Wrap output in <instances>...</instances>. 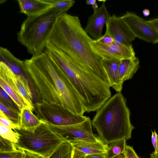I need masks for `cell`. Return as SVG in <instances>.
<instances>
[{
    "instance_id": "obj_34",
    "label": "cell",
    "mask_w": 158,
    "mask_h": 158,
    "mask_svg": "<svg viewBox=\"0 0 158 158\" xmlns=\"http://www.w3.org/2000/svg\"><path fill=\"white\" fill-rule=\"evenodd\" d=\"M24 158H45L38 154L28 151H26Z\"/></svg>"
},
{
    "instance_id": "obj_8",
    "label": "cell",
    "mask_w": 158,
    "mask_h": 158,
    "mask_svg": "<svg viewBox=\"0 0 158 158\" xmlns=\"http://www.w3.org/2000/svg\"><path fill=\"white\" fill-rule=\"evenodd\" d=\"M45 123L53 132L69 143L76 140L96 143L100 139L93 134L89 117L81 123L71 125L58 126Z\"/></svg>"
},
{
    "instance_id": "obj_20",
    "label": "cell",
    "mask_w": 158,
    "mask_h": 158,
    "mask_svg": "<svg viewBox=\"0 0 158 158\" xmlns=\"http://www.w3.org/2000/svg\"><path fill=\"white\" fill-rule=\"evenodd\" d=\"M32 110L28 108H24L21 110L20 128H31L37 127L41 124V121L33 114Z\"/></svg>"
},
{
    "instance_id": "obj_14",
    "label": "cell",
    "mask_w": 158,
    "mask_h": 158,
    "mask_svg": "<svg viewBox=\"0 0 158 158\" xmlns=\"http://www.w3.org/2000/svg\"><path fill=\"white\" fill-rule=\"evenodd\" d=\"M17 1L20 12L27 17L40 14L52 7V5L43 0H19Z\"/></svg>"
},
{
    "instance_id": "obj_31",
    "label": "cell",
    "mask_w": 158,
    "mask_h": 158,
    "mask_svg": "<svg viewBox=\"0 0 158 158\" xmlns=\"http://www.w3.org/2000/svg\"><path fill=\"white\" fill-rule=\"evenodd\" d=\"M151 141L154 149L152 152L154 154L158 153V135L156 131H152Z\"/></svg>"
},
{
    "instance_id": "obj_25",
    "label": "cell",
    "mask_w": 158,
    "mask_h": 158,
    "mask_svg": "<svg viewBox=\"0 0 158 158\" xmlns=\"http://www.w3.org/2000/svg\"><path fill=\"white\" fill-rule=\"evenodd\" d=\"M0 102L9 107L21 111L16 103L1 87L0 89Z\"/></svg>"
},
{
    "instance_id": "obj_10",
    "label": "cell",
    "mask_w": 158,
    "mask_h": 158,
    "mask_svg": "<svg viewBox=\"0 0 158 158\" xmlns=\"http://www.w3.org/2000/svg\"><path fill=\"white\" fill-rule=\"evenodd\" d=\"M121 17L136 38L153 44L158 43V31L148 21L128 11Z\"/></svg>"
},
{
    "instance_id": "obj_19",
    "label": "cell",
    "mask_w": 158,
    "mask_h": 158,
    "mask_svg": "<svg viewBox=\"0 0 158 158\" xmlns=\"http://www.w3.org/2000/svg\"><path fill=\"white\" fill-rule=\"evenodd\" d=\"M11 76L17 88L22 95L32 105L33 97L28 81L24 77L17 75L11 71Z\"/></svg>"
},
{
    "instance_id": "obj_26",
    "label": "cell",
    "mask_w": 158,
    "mask_h": 158,
    "mask_svg": "<svg viewBox=\"0 0 158 158\" xmlns=\"http://www.w3.org/2000/svg\"><path fill=\"white\" fill-rule=\"evenodd\" d=\"M75 3V1L73 0H56L52 7L65 13L74 5Z\"/></svg>"
},
{
    "instance_id": "obj_16",
    "label": "cell",
    "mask_w": 158,
    "mask_h": 158,
    "mask_svg": "<svg viewBox=\"0 0 158 158\" xmlns=\"http://www.w3.org/2000/svg\"><path fill=\"white\" fill-rule=\"evenodd\" d=\"M0 61L5 63L15 74L26 76L24 72V61L16 57L7 48L0 47Z\"/></svg>"
},
{
    "instance_id": "obj_38",
    "label": "cell",
    "mask_w": 158,
    "mask_h": 158,
    "mask_svg": "<svg viewBox=\"0 0 158 158\" xmlns=\"http://www.w3.org/2000/svg\"><path fill=\"white\" fill-rule=\"evenodd\" d=\"M96 0H87L86 1V3L87 5L92 6L96 3Z\"/></svg>"
},
{
    "instance_id": "obj_6",
    "label": "cell",
    "mask_w": 158,
    "mask_h": 158,
    "mask_svg": "<svg viewBox=\"0 0 158 158\" xmlns=\"http://www.w3.org/2000/svg\"><path fill=\"white\" fill-rule=\"evenodd\" d=\"M38 126L31 128L15 129L18 138L15 143L18 149L48 158L63 142L66 141L41 121Z\"/></svg>"
},
{
    "instance_id": "obj_37",
    "label": "cell",
    "mask_w": 158,
    "mask_h": 158,
    "mask_svg": "<svg viewBox=\"0 0 158 158\" xmlns=\"http://www.w3.org/2000/svg\"><path fill=\"white\" fill-rule=\"evenodd\" d=\"M142 12L143 15L145 17L148 16L150 14L149 10L148 9H145L143 10Z\"/></svg>"
},
{
    "instance_id": "obj_9",
    "label": "cell",
    "mask_w": 158,
    "mask_h": 158,
    "mask_svg": "<svg viewBox=\"0 0 158 158\" xmlns=\"http://www.w3.org/2000/svg\"><path fill=\"white\" fill-rule=\"evenodd\" d=\"M92 50L102 60H119L131 59L135 57L132 44H117L114 42L104 44L93 39L89 43Z\"/></svg>"
},
{
    "instance_id": "obj_29",
    "label": "cell",
    "mask_w": 158,
    "mask_h": 158,
    "mask_svg": "<svg viewBox=\"0 0 158 158\" xmlns=\"http://www.w3.org/2000/svg\"><path fill=\"white\" fill-rule=\"evenodd\" d=\"M0 122L4 126L13 130L20 127L13 123L1 111H0Z\"/></svg>"
},
{
    "instance_id": "obj_17",
    "label": "cell",
    "mask_w": 158,
    "mask_h": 158,
    "mask_svg": "<svg viewBox=\"0 0 158 158\" xmlns=\"http://www.w3.org/2000/svg\"><path fill=\"white\" fill-rule=\"evenodd\" d=\"M69 143L73 148L81 151L86 155L106 153L108 145L105 143L100 139L96 143L76 140Z\"/></svg>"
},
{
    "instance_id": "obj_23",
    "label": "cell",
    "mask_w": 158,
    "mask_h": 158,
    "mask_svg": "<svg viewBox=\"0 0 158 158\" xmlns=\"http://www.w3.org/2000/svg\"><path fill=\"white\" fill-rule=\"evenodd\" d=\"M0 109L13 123L20 126V111L9 107L1 102H0Z\"/></svg>"
},
{
    "instance_id": "obj_4",
    "label": "cell",
    "mask_w": 158,
    "mask_h": 158,
    "mask_svg": "<svg viewBox=\"0 0 158 158\" xmlns=\"http://www.w3.org/2000/svg\"><path fill=\"white\" fill-rule=\"evenodd\" d=\"M130 115L126 99L121 92H117L97 110L92 124L105 143L109 144L123 139L127 140L131 138L134 128Z\"/></svg>"
},
{
    "instance_id": "obj_42",
    "label": "cell",
    "mask_w": 158,
    "mask_h": 158,
    "mask_svg": "<svg viewBox=\"0 0 158 158\" xmlns=\"http://www.w3.org/2000/svg\"><path fill=\"white\" fill-rule=\"evenodd\" d=\"M24 157L23 158H24Z\"/></svg>"
},
{
    "instance_id": "obj_18",
    "label": "cell",
    "mask_w": 158,
    "mask_h": 158,
    "mask_svg": "<svg viewBox=\"0 0 158 158\" xmlns=\"http://www.w3.org/2000/svg\"><path fill=\"white\" fill-rule=\"evenodd\" d=\"M140 67L139 61L136 57L120 61L119 76L121 83L131 79Z\"/></svg>"
},
{
    "instance_id": "obj_41",
    "label": "cell",
    "mask_w": 158,
    "mask_h": 158,
    "mask_svg": "<svg viewBox=\"0 0 158 158\" xmlns=\"http://www.w3.org/2000/svg\"><path fill=\"white\" fill-rule=\"evenodd\" d=\"M150 158H158V153L154 154L153 153L150 154Z\"/></svg>"
},
{
    "instance_id": "obj_30",
    "label": "cell",
    "mask_w": 158,
    "mask_h": 158,
    "mask_svg": "<svg viewBox=\"0 0 158 158\" xmlns=\"http://www.w3.org/2000/svg\"><path fill=\"white\" fill-rule=\"evenodd\" d=\"M95 40L98 42L106 44H111L114 42L113 39L106 31L101 38Z\"/></svg>"
},
{
    "instance_id": "obj_28",
    "label": "cell",
    "mask_w": 158,
    "mask_h": 158,
    "mask_svg": "<svg viewBox=\"0 0 158 158\" xmlns=\"http://www.w3.org/2000/svg\"><path fill=\"white\" fill-rule=\"evenodd\" d=\"M25 153V151L20 149L14 152H0V158H23Z\"/></svg>"
},
{
    "instance_id": "obj_24",
    "label": "cell",
    "mask_w": 158,
    "mask_h": 158,
    "mask_svg": "<svg viewBox=\"0 0 158 158\" xmlns=\"http://www.w3.org/2000/svg\"><path fill=\"white\" fill-rule=\"evenodd\" d=\"M0 136L3 138L16 143L18 141L16 133L12 129L0 123Z\"/></svg>"
},
{
    "instance_id": "obj_32",
    "label": "cell",
    "mask_w": 158,
    "mask_h": 158,
    "mask_svg": "<svg viewBox=\"0 0 158 158\" xmlns=\"http://www.w3.org/2000/svg\"><path fill=\"white\" fill-rule=\"evenodd\" d=\"M124 153L127 158H139L132 146L127 145Z\"/></svg>"
},
{
    "instance_id": "obj_39",
    "label": "cell",
    "mask_w": 158,
    "mask_h": 158,
    "mask_svg": "<svg viewBox=\"0 0 158 158\" xmlns=\"http://www.w3.org/2000/svg\"><path fill=\"white\" fill-rule=\"evenodd\" d=\"M92 6L94 12H95L98 8L97 3H96L92 5Z\"/></svg>"
},
{
    "instance_id": "obj_12",
    "label": "cell",
    "mask_w": 158,
    "mask_h": 158,
    "mask_svg": "<svg viewBox=\"0 0 158 158\" xmlns=\"http://www.w3.org/2000/svg\"><path fill=\"white\" fill-rule=\"evenodd\" d=\"M106 31L117 44H132L136 37L121 17L113 15L106 23Z\"/></svg>"
},
{
    "instance_id": "obj_11",
    "label": "cell",
    "mask_w": 158,
    "mask_h": 158,
    "mask_svg": "<svg viewBox=\"0 0 158 158\" xmlns=\"http://www.w3.org/2000/svg\"><path fill=\"white\" fill-rule=\"evenodd\" d=\"M11 70L4 62L0 61V86L19 107L34 110L32 105L20 93L11 76Z\"/></svg>"
},
{
    "instance_id": "obj_15",
    "label": "cell",
    "mask_w": 158,
    "mask_h": 158,
    "mask_svg": "<svg viewBox=\"0 0 158 158\" xmlns=\"http://www.w3.org/2000/svg\"><path fill=\"white\" fill-rule=\"evenodd\" d=\"M121 60H102L104 68L108 77L109 84L117 92H120L123 88V84L119 76V67Z\"/></svg>"
},
{
    "instance_id": "obj_1",
    "label": "cell",
    "mask_w": 158,
    "mask_h": 158,
    "mask_svg": "<svg viewBox=\"0 0 158 158\" xmlns=\"http://www.w3.org/2000/svg\"><path fill=\"white\" fill-rule=\"evenodd\" d=\"M24 72L38 96L78 115L86 112L78 94L60 66L44 52L24 60Z\"/></svg>"
},
{
    "instance_id": "obj_2",
    "label": "cell",
    "mask_w": 158,
    "mask_h": 158,
    "mask_svg": "<svg viewBox=\"0 0 158 158\" xmlns=\"http://www.w3.org/2000/svg\"><path fill=\"white\" fill-rule=\"evenodd\" d=\"M93 39L82 27L78 16L66 13L58 19L49 41L109 85L102 59L89 45Z\"/></svg>"
},
{
    "instance_id": "obj_5",
    "label": "cell",
    "mask_w": 158,
    "mask_h": 158,
    "mask_svg": "<svg viewBox=\"0 0 158 158\" xmlns=\"http://www.w3.org/2000/svg\"><path fill=\"white\" fill-rule=\"evenodd\" d=\"M63 14L51 7L40 14L27 17L23 22L17 34V40L32 57L44 52L56 22Z\"/></svg>"
},
{
    "instance_id": "obj_21",
    "label": "cell",
    "mask_w": 158,
    "mask_h": 158,
    "mask_svg": "<svg viewBox=\"0 0 158 158\" xmlns=\"http://www.w3.org/2000/svg\"><path fill=\"white\" fill-rule=\"evenodd\" d=\"M126 141L123 139L113 142L108 145L106 158H114L124 152L127 146Z\"/></svg>"
},
{
    "instance_id": "obj_33",
    "label": "cell",
    "mask_w": 158,
    "mask_h": 158,
    "mask_svg": "<svg viewBox=\"0 0 158 158\" xmlns=\"http://www.w3.org/2000/svg\"><path fill=\"white\" fill-rule=\"evenodd\" d=\"M86 156L83 152L73 147L71 158H85Z\"/></svg>"
},
{
    "instance_id": "obj_27",
    "label": "cell",
    "mask_w": 158,
    "mask_h": 158,
    "mask_svg": "<svg viewBox=\"0 0 158 158\" xmlns=\"http://www.w3.org/2000/svg\"><path fill=\"white\" fill-rule=\"evenodd\" d=\"M18 150L16 147L15 143L0 136V152H14Z\"/></svg>"
},
{
    "instance_id": "obj_3",
    "label": "cell",
    "mask_w": 158,
    "mask_h": 158,
    "mask_svg": "<svg viewBox=\"0 0 158 158\" xmlns=\"http://www.w3.org/2000/svg\"><path fill=\"white\" fill-rule=\"evenodd\" d=\"M44 52L60 66L69 79L86 112L97 111L111 97L109 84L50 42L47 44Z\"/></svg>"
},
{
    "instance_id": "obj_22",
    "label": "cell",
    "mask_w": 158,
    "mask_h": 158,
    "mask_svg": "<svg viewBox=\"0 0 158 158\" xmlns=\"http://www.w3.org/2000/svg\"><path fill=\"white\" fill-rule=\"evenodd\" d=\"M73 147L67 141L62 143L48 158H71Z\"/></svg>"
},
{
    "instance_id": "obj_35",
    "label": "cell",
    "mask_w": 158,
    "mask_h": 158,
    "mask_svg": "<svg viewBox=\"0 0 158 158\" xmlns=\"http://www.w3.org/2000/svg\"><path fill=\"white\" fill-rule=\"evenodd\" d=\"M85 158H106V153L94 154L87 155Z\"/></svg>"
},
{
    "instance_id": "obj_36",
    "label": "cell",
    "mask_w": 158,
    "mask_h": 158,
    "mask_svg": "<svg viewBox=\"0 0 158 158\" xmlns=\"http://www.w3.org/2000/svg\"><path fill=\"white\" fill-rule=\"evenodd\" d=\"M148 21L158 31V18L150 19Z\"/></svg>"
},
{
    "instance_id": "obj_7",
    "label": "cell",
    "mask_w": 158,
    "mask_h": 158,
    "mask_svg": "<svg viewBox=\"0 0 158 158\" xmlns=\"http://www.w3.org/2000/svg\"><path fill=\"white\" fill-rule=\"evenodd\" d=\"M35 112L41 120L55 125L66 126L81 123L87 117L75 114L56 104L40 100L35 103Z\"/></svg>"
},
{
    "instance_id": "obj_13",
    "label": "cell",
    "mask_w": 158,
    "mask_h": 158,
    "mask_svg": "<svg viewBox=\"0 0 158 158\" xmlns=\"http://www.w3.org/2000/svg\"><path fill=\"white\" fill-rule=\"evenodd\" d=\"M106 1H102L100 6L89 17L84 28L85 32L94 40H97L102 36L103 27L111 16L107 9Z\"/></svg>"
},
{
    "instance_id": "obj_40",
    "label": "cell",
    "mask_w": 158,
    "mask_h": 158,
    "mask_svg": "<svg viewBox=\"0 0 158 158\" xmlns=\"http://www.w3.org/2000/svg\"><path fill=\"white\" fill-rule=\"evenodd\" d=\"M114 158H127V157L124 153H123Z\"/></svg>"
}]
</instances>
